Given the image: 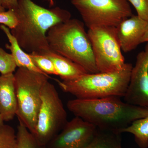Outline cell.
<instances>
[{"mask_svg": "<svg viewBox=\"0 0 148 148\" xmlns=\"http://www.w3.org/2000/svg\"><path fill=\"white\" fill-rule=\"evenodd\" d=\"M16 134V143L14 148L40 147L32 133L21 122L19 121Z\"/></svg>", "mask_w": 148, "mask_h": 148, "instance_id": "17", "label": "cell"}, {"mask_svg": "<svg viewBox=\"0 0 148 148\" xmlns=\"http://www.w3.org/2000/svg\"><path fill=\"white\" fill-rule=\"evenodd\" d=\"M17 23L18 19L14 10L9 9L0 12V24L12 30L15 28Z\"/></svg>", "mask_w": 148, "mask_h": 148, "instance_id": "21", "label": "cell"}, {"mask_svg": "<svg viewBox=\"0 0 148 148\" xmlns=\"http://www.w3.org/2000/svg\"><path fill=\"white\" fill-rule=\"evenodd\" d=\"M87 33L99 73L115 71L123 68L125 63L116 27H92L88 29Z\"/></svg>", "mask_w": 148, "mask_h": 148, "instance_id": "8", "label": "cell"}, {"mask_svg": "<svg viewBox=\"0 0 148 148\" xmlns=\"http://www.w3.org/2000/svg\"><path fill=\"white\" fill-rule=\"evenodd\" d=\"M148 29V22L138 15L132 14L122 21L116 27L122 51L127 53L135 49L142 43V38Z\"/></svg>", "mask_w": 148, "mask_h": 148, "instance_id": "11", "label": "cell"}, {"mask_svg": "<svg viewBox=\"0 0 148 148\" xmlns=\"http://www.w3.org/2000/svg\"><path fill=\"white\" fill-rule=\"evenodd\" d=\"M135 8L137 15L148 23V0H127Z\"/></svg>", "mask_w": 148, "mask_h": 148, "instance_id": "22", "label": "cell"}, {"mask_svg": "<svg viewBox=\"0 0 148 148\" xmlns=\"http://www.w3.org/2000/svg\"><path fill=\"white\" fill-rule=\"evenodd\" d=\"M124 98L131 105L148 107V42L137 55Z\"/></svg>", "mask_w": 148, "mask_h": 148, "instance_id": "10", "label": "cell"}, {"mask_svg": "<svg viewBox=\"0 0 148 148\" xmlns=\"http://www.w3.org/2000/svg\"><path fill=\"white\" fill-rule=\"evenodd\" d=\"M0 29L5 33L10 43V45L7 44L5 47L10 51L17 67L25 68L33 71L49 75L43 73L35 65L29 53L20 47L17 40L11 33L10 29L4 25H1Z\"/></svg>", "mask_w": 148, "mask_h": 148, "instance_id": "14", "label": "cell"}, {"mask_svg": "<svg viewBox=\"0 0 148 148\" xmlns=\"http://www.w3.org/2000/svg\"><path fill=\"white\" fill-rule=\"evenodd\" d=\"M5 9L3 7L2 0H0V12L5 11Z\"/></svg>", "mask_w": 148, "mask_h": 148, "instance_id": "25", "label": "cell"}, {"mask_svg": "<svg viewBox=\"0 0 148 148\" xmlns=\"http://www.w3.org/2000/svg\"><path fill=\"white\" fill-rule=\"evenodd\" d=\"M3 7L8 10L15 9L18 5V0H2Z\"/></svg>", "mask_w": 148, "mask_h": 148, "instance_id": "23", "label": "cell"}, {"mask_svg": "<svg viewBox=\"0 0 148 148\" xmlns=\"http://www.w3.org/2000/svg\"><path fill=\"white\" fill-rule=\"evenodd\" d=\"M69 110L99 129L120 132L133 121L148 115V107L123 102L120 97L76 99L67 103Z\"/></svg>", "mask_w": 148, "mask_h": 148, "instance_id": "2", "label": "cell"}, {"mask_svg": "<svg viewBox=\"0 0 148 148\" xmlns=\"http://www.w3.org/2000/svg\"><path fill=\"white\" fill-rule=\"evenodd\" d=\"M132 64L125 63L119 71L85 73L70 81L55 79L61 90L79 99L124 97L130 81Z\"/></svg>", "mask_w": 148, "mask_h": 148, "instance_id": "4", "label": "cell"}, {"mask_svg": "<svg viewBox=\"0 0 148 148\" xmlns=\"http://www.w3.org/2000/svg\"><path fill=\"white\" fill-rule=\"evenodd\" d=\"M88 29L116 27L132 15L127 0H72Z\"/></svg>", "mask_w": 148, "mask_h": 148, "instance_id": "7", "label": "cell"}, {"mask_svg": "<svg viewBox=\"0 0 148 148\" xmlns=\"http://www.w3.org/2000/svg\"><path fill=\"white\" fill-rule=\"evenodd\" d=\"M17 67L11 53L6 52L0 47V73L1 75L13 73Z\"/></svg>", "mask_w": 148, "mask_h": 148, "instance_id": "20", "label": "cell"}, {"mask_svg": "<svg viewBox=\"0 0 148 148\" xmlns=\"http://www.w3.org/2000/svg\"><path fill=\"white\" fill-rule=\"evenodd\" d=\"M14 76L17 102L16 116L33 135L41 104L42 92L50 77L24 68H18Z\"/></svg>", "mask_w": 148, "mask_h": 148, "instance_id": "5", "label": "cell"}, {"mask_svg": "<svg viewBox=\"0 0 148 148\" xmlns=\"http://www.w3.org/2000/svg\"><path fill=\"white\" fill-rule=\"evenodd\" d=\"M36 126L33 134L40 147H45L67 122V114L54 86L48 81L43 88Z\"/></svg>", "mask_w": 148, "mask_h": 148, "instance_id": "6", "label": "cell"}, {"mask_svg": "<svg viewBox=\"0 0 148 148\" xmlns=\"http://www.w3.org/2000/svg\"><path fill=\"white\" fill-rule=\"evenodd\" d=\"M18 23L11 33L27 53L42 54L50 49L47 34L56 24L71 19L69 11L59 7L47 9L32 0H18L14 9Z\"/></svg>", "mask_w": 148, "mask_h": 148, "instance_id": "1", "label": "cell"}, {"mask_svg": "<svg viewBox=\"0 0 148 148\" xmlns=\"http://www.w3.org/2000/svg\"><path fill=\"white\" fill-rule=\"evenodd\" d=\"M40 54L51 60L57 75L63 81L71 80L87 73L79 65L50 49Z\"/></svg>", "mask_w": 148, "mask_h": 148, "instance_id": "13", "label": "cell"}, {"mask_svg": "<svg viewBox=\"0 0 148 148\" xmlns=\"http://www.w3.org/2000/svg\"><path fill=\"white\" fill-rule=\"evenodd\" d=\"M16 134L14 129L8 125H0V148H14Z\"/></svg>", "mask_w": 148, "mask_h": 148, "instance_id": "18", "label": "cell"}, {"mask_svg": "<svg viewBox=\"0 0 148 148\" xmlns=\"http://www.w3.org/2000/svg\"><path fill=\"white\" fill-rule=\"evenodd\" d=\"M50 50L82 67L88 73H99L84 24L76 18L56 24L48 31Z\"/></svg>", "mask_w": 148, "mask_h": 148, "instance_id": "3", "label": "cell"}, {"mask_svg": "<svg viewBox=\"0 0 148 148\" xmlns=\"http://www.w3.org/2000/svg\"><path fill=\"white\" fill-rule=\"evenodd\" d=\"M4 121L2 119L1 116V114H0V125L3 124Z\"/></svg>", "mask_w": 148, "mask_h": 148, "instance_id": "26", "label": "cell"}, {"mask_svg": "<svg viewBox=\"0 0 148 148\" xmlns=\"http://www.w3.org/2000/svg\"><path fill=\"white\" fill-rule=\"evenodd\" d=\"M120 132L131 133L134 136L135 143L140 148L148 147V115L133 121Z\"/></svg>", "mask_w": 148, "mask_h": 148, "instance_id": "16", "label": "cell"}, {"mask_svg": "<svg viewBox=\"0 0 148 148\" xmlns=\"http://www.w3.org/2000/svg\"><path fill=\"white\" fill-rule=\"evenodd\" d=\"M97 130L93 124L75 116L67 121L47 145L48 148H83L92 142Z\"/></svg>", "mask_w": 148, "mask_h": 148, "instance_id": "9", "label": "cell"}, {"mask_svg": "<svg viewBox=\"0 0 148 148\" xmlns=\"http://www.w3.org/2000/svg\"><path fill=\"white\" fill-rule=\"evenodd\" d=\"M121 135L116 131L98 128L92 142L83 148H123Z\"/></svg>", "mask_w": 148, "mask_h": 148, "instance_id": "15", "label": "cell"}, {"mask_svg": "<svg viewBox=\"0 0 148 148\" xmlns=\"http://www.w3.org/2000/svg\"><path fill=\"white\" fill-rule=\"evenodd\" d=\"M148 42V29L147 32H146L145 34L143 36V38H142L141 42L142 43L144 42Z\"/></svg>", "mask_w": 148, "mask_h": 148, "instance_id": "24", "label": "cell"}, {"mask_svg": "<svg viewBox=\"0 0 148 148\" xmlns=\"http://www.w3.org/2000/svg\"><path fill=\"white\" fill-rule=\"evenodd\" d=\"M17 102L14 74L0 76V114L3 121L12 120L16 116Z\"/></svg>", "mask_w": 148, "mask_h": 148, "instance_id": "12", "label": "cell"}, {"mask_svg": "<svg viewBox=\"0 0 148 148\" xmlns=\"http://www.w3.org/2000/svg\"><path fill=\"white\" fill-rule=\"evenodd\" d=\"M29 54L34 64L43 73L57 75L53 63L49 58L36 52Z\"/></svg>", "mask_w": 148, "mask_h": 148, "instance_id": "19", "label": "cell"}]
</instances>
